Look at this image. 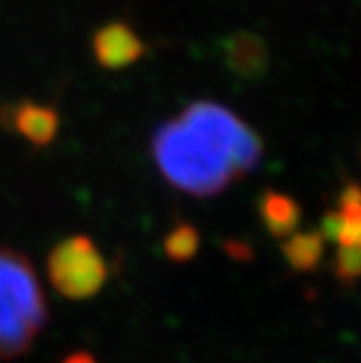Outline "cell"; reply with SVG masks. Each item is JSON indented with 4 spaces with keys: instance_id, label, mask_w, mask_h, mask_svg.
Segmentation results:
<instances>
[{
    "instance_id": "obj_1",
    "label": "cell",
    "mask_w": 361,
    "mask_h": 363,
    "mask_svg": "<svg viewBox=\"0 0 361 363\" xmlns=\"http://www.w3.org/2000/svg\"><path fill=\"white\" fill-rule=\"evenodd\" d=\"M261 155L257 130L213 101L187 105L152 135V157L163 179L199 198L216 196L252 172Z\"/></svg>"
},
{
    "instance_id": "obj_2",
    "label": "cell",
    "mask_w": 361,
    "mask_h": 363,
    "mask_svg": "<svg viewBox=\"0 0 361 363\" xmlns=\"http://www.w3.org/2000/svg\"><path fill=\"white\" fill-rule=\"evenodd\" d=\"M48 322L44 289L30 261L0 248V361L24 354Z\"/></svg>"
},
{
    "instance_id": "obj_3",
    "label": "cell",
    "mask_w": 361,
    "mask_h": 363,
    "mask_svg": "<svg viewBox=\"0 0 361 363\" xmlns=\"http://www.w3.org/2000/svg\"><path fill=\"white\" fill-rule=\"evenodd\" d=\"M109 270L103 252L91 238L72 235L61 240L48 255L50 285L70 301H87L107 283Z\"/></svg>"
},
{
    "instance_id": "obj_4",
    "label": "cell",
    "mask_w": 361,
    "mask_h": 363,
    "mask_svg": "<svg viewBox=\"0 0 361 363\" xmlns=\"http://www.w3.org/2000/svg\"><path fill=\"white\" fill-rule=\"evenodd\" d=\"M91 52L105 70H122L146 55V44L128 22L113 20L94 33Z\"/></svg>"
},
{
    "instance_id": "obj_5",
    "label": "cell",
    "mask_w": 361,
    "mask_h": 363,
    "mask_svg": "<svg viewBox=\"0 0 361 363\" xmlns=\"http://www.w3.org/2000/svg\"><path fill=\"white\" fill-rule=\"evenodd\" d=\"M226 70L242 81H257L270 68V48L266 40L252 30H233L220 42Z\"/></svg>"
},
{
    "instance_id": "obj_6",
    "label": "cell",
    "mask_w": 361,
    "mask_h": 363,
    "mask_svg": "<svg viewBox=\"0 0 361 363\" xmlns=\"http://www.w3.org/2000/svg\"><path fill=\"white\" fill-rule=\"evenodd\" d=\"M257 209H259L261 224L277 240H285L291 233H296V228L301 226L303 220L301 205L289 194H283L279 189H266L261 194L257 201Z\"/></svg>"
},
{
    "instance_id": "obj_7",
    "label": "cell",
    "mask_w": 361,
    "mask_h": 363,
    "mask_svg": "<svg viewBox=\"0 0 361 363\" xmlns=\"http://www.w3.org/2000/svg\"><path fill=\"white\" fill-rule=\"evenodd\" d=\"M59 113L50 105L20 103L13 107V128L33 146H50L59 133Z\"/></svg>"
},
{
    "instance_id": "obj_8",
    "label": "cell",
    "mask_w": 361,
    "mask_h": 363,
    "mask_svg": "<svg viewBox=\"0 0 361 363\" xmlns=\"http://www.w3.org/2000/svg\"><path fill=\"white\" fill-rule=\"evenodd\" d=\"M324 238L320 230H296L281 244V252L294 272H313L324 259Z\"/></svg>"
},
{
    "instance_id": "obj_9",
    "label": "cell",
    "mask_w": 361,
    "mask_h": 363,
    "mask_svg": "<svg viewBox=\"0 0 361 363\" xmlns=\"http://www.w3.org/2000/svg\"><path fill=\"white\" fill-rule=\"evenodd\" d=\"M201 248V233L199 228L189 222L177 224L163 240V252L172 263H187L196 257Z\"/></svg>"
},
{
    "instance_id": "obj_10",
    "label": "cell",
    "mask_w": 361,
    "mask_h": 363,
    "mask_svg": "<svg viewBox=\"0 0 361 363\" xmlns=\"http://www.w3.org/2000/svg\"><path fill=\"white\" fill-rule=\"evenodd\" d=\"M333 274L342 285H355L361 279V248L348 246L338 248L333 259Z\"/></svg>"
},
{
    "instance_id": "obj_11",
    "label": "cell",
    "mask_w": 361,
    "mask_h": 363,
    "mask_svg": "<svg viewBox=\"0 0 361 363\" xmlns=\"http://www.w3.org/2000/svg\"><path fill=\"white\" fill-rule=\"evenodd\" d=\"M338 216L348 224H361V185L346 181L338 194Z\"/></svg>"
},
{
    "instance_id": "obj_12",
    "label": "cell",
    "mask_w": 361,
    "mask_h": 363,
    "mask_svg": "<svg viewBox=\"0 0 361 363\" xmlns=\"http://www.w3.org/2000/svg\"><path fill=\"white\" fill-rule=\"evenodd\" d=\"M222 248H224V252L231 257L233 261H244L246 263V261H250L255 257L252 246L248 242H242V240H226L222 244Z\"/></svg>"
},
{
    "instance_id": "obj_13",
    "label": "cell",
    "mask_w": 361,
    "mask_h": 363,
    "mask_svg": "<svg viewBox=\"0 0 361 363\" xmlns=\"http://www.w3.org/2000/svg\"><path fill=\"white\" fill-rule=\"evenodd\" d=\"M63 363H96V359L89 352H72L70 357H65Z\"/></svg>"
}]
</instances>
